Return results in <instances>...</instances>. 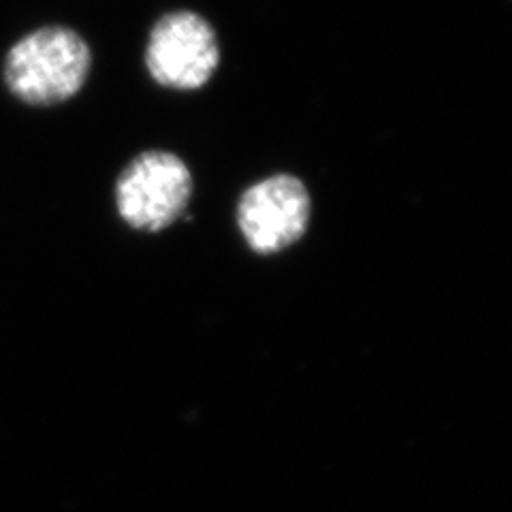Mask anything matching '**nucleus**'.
Instances as JSON below:
<instances>
[{
	"label": "nucleus",
	"mask_w": 512,
	"mask_h": 512,
	"mask_svg": "<svg viewBox=\"0 0 512 512\" xmlns=\"http://www.w3.org/2000/svg\"><path fill=\"white\" fill-rule=\"evenodd\" d=\"M192 197V175L180 156L143 152L120 173L116 205L122 220L137 231L158 233L178 220Z\"/></svg>",
	"instance_id": "2"
},
{
	"label": "nucleus",
	"mask_w": 512,
	"mask_h": 512,
	"mask_svg": "<svg viewBox=\"0 0 512 512\" xmlns=\"http://www.w3.org/2000/svg\"><path fill=\"white\" fill-rule=\"evenodd\" d=\"M90 64L92 54L82 35L64 26H47L11 47L5 82L28 105H56L84 88Z\"/></svg>",
	"instance_id": "1"
},
{
	"label": "nucleus",
	"mask_w": 512,
	"mask_h": 512,
	"mask_svg": "<svg viewBox=\"0 0 512 512\" xmlns=\"http://www.w3.org/2000/svg\"><path fill=\"white\" fill-rule=\"evenodd\" d=\"M218 62L216 32L199 13L173 11L154 24L146 47V67L160 86L197 90L210 82Z\"/></svg>",
	"instance_id": "3"
},
{
	"label": "nucleus",
	"mask_w": 512,
	"mask_h": 512,
	"mask_svg": "<svg viewBox=\"0 0 512 512\" xmlns=\"http://www.w3.org/2000/svg\"><path fill=\"white\" fill-rule=\"evenodd\" d=\"M312 203L295 175L278 173L250 186L237 205V222L246 244L259 254L291 248L308 231Z\"/></svg>",
	"instance_id": "4"
}]
</instances>
